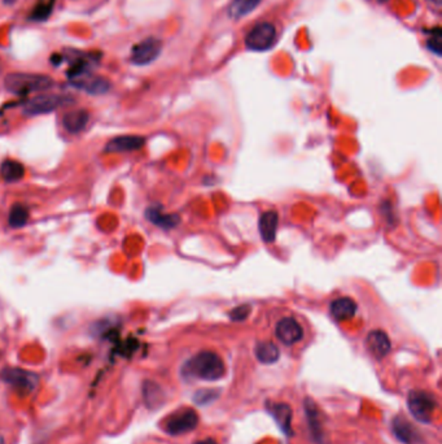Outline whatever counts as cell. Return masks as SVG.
<instances>
[{"label": "cell", "mask_w": 442, "mask_h": 444, "mask_svg": "<svg viewBox=\"0 0 442 444\" xmlns=\"http://www.w3.org/2000/svg\"><path fill=\"white\" fill-rule=\"evenodd\" d=\"M0 176L5 182H17L25 176L24 165L16 160H5L0 165Z\"/></svg>", "instance_id": "cell-21"}, {"label": "cell", "mask_w": 442, "mask_h": 444, "mask_svg": "<svg viewBox=\"0 0 442 444\" xmlns=\"http://www.w3.org/2000/svg\"><path fill=\"white\" fill-rule=\"evenodd\" d=\"M182 374L188 379L214 382L225 377L226 366L219 355L212 351H203L183 365Z\"/></svg>", "instance_id": "cell-1"}, {"label": "cell", "mask_w": 442, "mask_h": 444, "mask_svg": "<svg viewBox=\"0 0 442 444\" xmlns=\"http://www.w3.org/2000/svg\"><path fill=\"white\" fill-rule=\"evenodd\" d=\"M55 3H56V0H38L36 5L33 7L32 12L29 14V20L36 21V23L47 21L49 16L53 12Z\"/></svg>", "instance_id": "cell-23"}, {"label": "cell", "mask_w": 442, "mask_h": 444, "mask_svg": "<svg viewBox=\"0 0 442 444\" xmlns=\"http://www.w3.org/2000/svg\"><path fill=\"white\" fill-rule=\"evenodd\" d=\"M55 86V81L46 74L36 73H10L4 78L7 91L16 95H27L32 93L47 91Z\"/></svg>", "instance_id": "cell-2"}, {"label": "cell", "mask_w": 442, "mask_h": 444, "mask_svg": "<svg viewBox=\"0 0 442 444\" xmlns=\"http://www.w3.org/2000/svg\"><path fill=\"white\" fill-rule=\"evenodd\" d=\"M249 313H251L249 305H240L231 311L230 317L232 321H244L249 316Z\"/></svg>", "instance_id": "cell-28"}, {"label": "cell", "mask_w": 442, "mask_h": 444, "mask_svg": "<svg viewBox=\"0 0 442 444\" xmlns=\"http://www.w3.org/2000/svg\"><path fill=\"white\" fill-rule=\"evenodd\" d=\"M144 400L149 408H157L162 403L164 393L162 390L154 384V382H145L143 387Z\"/></svg>", "instance_id": "cell-24"}, {"label": "cell", "mask_w": 442, "mask_h": 444, "mask_svg": "<svg viewBox=\"0 0 442 444\" xmlns=\"http://www.w3.org/2000/svg\"><path fill=\"white\" fill-rule=\"evenodd\" d=\"M270 414L280 428V430L288 436L293 435L292 430V409L286 403H274L267 406Z\"/></svg>", "instance_id": "cell-14"}, {"label": "cell", "mask_w": 442, "mask_h": 444, "mask_svg": "<svg viewBox=\"0 0 442 444\" xmlns=\"http://www.w3.org/2000/svg\"><path fill=\"white\" fill-rule=\"evenodd\" d=\"M262 0H232L228 5V16L234 20H239L251 14Z\"/></svg>", "instance_id": "cell-18"}, {"label": "cell", "mask_w": 442, "mask_h": 444, "mask_svg": "<svg viewBox=\"0 0 442 444\" xmlns=\"http://www.w3.org/2000/svg\"><path fill=\"white\" fill-rule=\"evenodd\" d=\"M366 347L375 359L382 360L389 355L392 349V343L386 333L382 330H373L366 338Z\"/></svg>", "instance_id": "cell-12"}, {"label": "cell", "mask_w": 442, "mask_h": 444, "mask_svg": "<svg viewBox=\"0 0 442 444\" xmlns=\"http://www.w3.org/2000/svg\"><path fill=\"white\" fill-rule=\"evenodd\" d=\"M275 336L283 344L292 346L302 339L304 329L293 317H286L276 324Z\"/></svg>", "instance_id": "cell-10"}, {"label": "cell", "mask_w": 442, "mask_h": 444, "mask_svg": "<svg viewBox=\"0 0 442 444\" xmlns=\"http://www.w3.org/2000/svg\"><path fill=\"white\" fill-rule=\"evenodd\" d=\"M90 113L86 109H73L64 115L62 117V126L64 129L71 134H79L84 132L90 124Z\"/></svg>", "instance_id": "cell-13"}, {"label": "cell", "mask_w": 442, "mask_h": 444, "mask_svg": "<svg viewBox=\"0 0 442 444\" xmlns=\"http://www.w3.org/2000/svg\"><path fill=\"white\" fill-rule=\"evenodd\" d=\"M407 408L415 420L423 423H430L433 419L434 410L437 408V401L430 393L414 390L408 393Z\"/></svg>", "instance_id": "cell-4"}, {"label": "cell", "mask_w": 442, "mask_h": 444, "mask_svg": "<svg viewBox=\"0 0 442 444\" xmlns=\"http://www.w3.org/2000/svg\"><path fill=\"white\" fill-rule=\"evenodd\" d=\"M427 47L430 49L432 54L441 56L442 55V36L441 30L436 29V32L432 34V36L428 38L427 40Z\"/></svg>", "instance_id": "cell-26"}, {"label": "cell", "mask_w": 442, "mask_h": 444, "mask_svg": "<svg viewBox=\"0 0 442 444\" xmlns=\"http://www.w3.org/2000/svg\"><path fill=\"white\" fill-rule=\"evenodd\" d=\"M145 144V138L140 135H121L110 139L106 147V152L112 154H122V152H132L140 150Z\"/></svg>", "instance_id": "cell-11"}, {"label": "cell", "mask_w": 442, "mask_h": 444, "mask_svg": "<svg viewBox=\"0 0 442 444\" xmlns=\"http://www.w3.org/2000/svg\"><path fill=\"white\" fill-rule=\"evenodd\" d=\"M305 412H306V419L309 421V428L312 432V436L319 441L322 438V426L319 421V413L315 403L311 399L305 400Z\"/></svg>", "instance_id": "cell-22"}, {"label": "cell", "mask_w": 442, "mask_h": 444, "mask_svg": "<svg viewBox=\"0 0 442 444\" xmlns=\"http://www.w3.org/2000/svg\"><path fill=\"white\" fill-rule=\"evenodd\" d=\"M217 397H218V394L214 390H200L195 395V401L199 406H206V404L212 403Z\"/></svg>", "instance_id": "cell-27"}, {"label": "cell", "mask_w": 442, "mask_h": 444, "mask_svg": "<svg viewBox=\"0 0 442 444\" xmlns=\"http://www.w3.org/2000/svg\"><path fill=\"white\" fill-rule=\"evenodd\" d=\"M392 430L395 438L402 443H414L419 438L417 429L404 417H395L392 422Z\"/></svg>", "instance_id": "cell-16"}, {"label": "cell", "mask_w": 442, "mask_h": 444, "mask_svg": "<svg viewBox=\"0 0 442 444\" xmlns=\"http://www.w3.org/2000/svg\"><path fill=\"white\" fill-rule=\"evenodd\" d=\"M330 312L336 321H347L357 312V303L352 298H337L331 303Z\"/></svg>", "instance_id": "cell-15"}, {"label": "cell", "mask_w": 442, "mask_h": 444, "mask_svg": "<svg viewBox=\"0 0 442 444\" xmlns=\"http://www.w3.org/2000/svg\"><path fill=\"white\" fill-rule=\"evenodd\" d=\"M432 3H434L436 5H441L442 0H430Z\"/></svg>", "instance_id": "cell-31"}, {"label": "cell", "mask_w": 442, "mask_h": 444, "mask_svg": "<svg viewBox=\"0 0 442 444\" xmlns=\"http://www.w3.org/2000/svg\"><path fill=\"white\" fill-rule=\"evenodd\" d=\"M244 42L247 48L251 51H269L274 47L276 42V29L271 23H260L251 27Z\"/></svg>", "instance_id": "cell-7"}, {"label": "cell", "mask_w": 442, "mask_h": 444, "mask_svg": "<svg viewBox=\"0 0 442 444\" xmlns=\"http://www.w3.org/2000/svg\"><path fill=\"white\" fill-rule=\"evenodd\" d=\"M0 377L5 384L25 397L32 394L39 382V377L36 373L21 368H5L0 373Z\"/></svg>", "instance_id": "cell-6"}, {"label": "cell", "mask_w": 442, "mask_h": 444, "mask_svg": "<svg viewBox=\"0 0 442 444\" xmlns=\"http://www.w3.org/2000/svg\"><path fill=\"white\" fill-rule=\"evenodd\" d=\"M376 1H379V3H384V1H386V0H376Z\"/></svg>", "instance_id": "cell-32"}, {"label": "cell", "mask_w": 442, "mask_h": 444, "mask_svg": "<svg viewBox=\"0 0 442 444\" xmlns=\"http://www.w3.org/2000/svg\"><path fill=\"white\" fill-rule=\"evenodd\" d=\"M195 444H217V442H215L214 439H212V438H206V439L199 441V442H196Z\"/></svg>", "instance_id": "cell-29"}, {"label": "cell", "mask_w": 442, "mask_h": 444, "mask_svg": "<svg viewBox=\"0 0 442 444\" xmlns=\"http://www.w3.org/2000/svg\"><path fill=\"white\" fill-rule=\"evenodd\" d=\"M257 360L262 364H274L280 358V351L273 342H261L254 349Z\"/></svg>", "instance_id": "cell-20"}, {"label": "cell", "mask_w": 442, "mask_h": 444, "mask_svg": "<svg viewBox=\"0 0 442 444\" xmlns=\"http://www.w3.org/2000/svg\"><path fill=\"white\" fill-rule=\"evenodd\" d=\"M29 220V209L23 205H14L10 212L8 222L12 228H23Z\"/></svg>", "instance_id": "cell-25"}, {"label": "cell", "mask_w": 442, "mask_h": 444, "mask_svg": "<svg viewBox=\"0 0 442 444\" xmlns=\"http://www.w3.org/2000/svg\"><path fill=\"white\" fill-rule=\"evenodd\" d=\"M199 425V416L191 408H183L171 413L162 423L164 432L171 436H178L192 432Z\"/></svg>", "instance_id": "cell-5"}, {"label": "cell", "mask_w": 442, "mask_h": 444, "mask_svg": "<svg viewBox=\"0 0 442 444\" xmlns=\"http://www.w3.org/2000/svg\"><path fill=\"white\" fill-rule=\"evenodd\" d=\"M279 216L275 211L265 212L260 218V233L265 243H273L276 237Z\"/></svg>", "instance_id": "cell-17"}, {"label": "cell", "mask_w": 442, "mask_h": 444, "mask_svg": "<svg viewBox=\"0 0 442 444\" xmlns=\"http://www.w3.org/2000/svg\"><path fill=\"white\" fill-rule=\"evenodd\" d=\"M148 220L157 226L162 229L175 228L180 224V216L177 215H167L158 208H149L145 213Z\"/></svg>", "instance_id": "cell-19"}, {"label": "cell", "mask_w": 442, "mask_h": 444, "mask_svg": "<svg viewBox=\"0 0 442 444\" xmlns=\"http://www.w3.org/2000/svg\"><path fill=\"white\" fill-rule=\"evenodd\" d=\"M1 67H3V65H1V60H0V73H1Z\"/></svg>", "instance_id": "cell-33"}, {"label": "cell", "mask_w": 442, "mask_h": 444, "mask_svg": "<svg viewBox=\"0 0 442 444\" xmlns=\"http://www.w3.org/2000/svg\"><path fill=\"white\" fill-rule=\"evenodd\" d=\"M4 1V4H8V5H11V4H14L17 0H3Z\"/></svg>", "instance_id": "cell-30"}, {"label": "cell", "mask_w": 442, "mask_h": 444, "mask_svg": "<svg viewBox=\"0 0 442 444\" xmlns=\"http://www.w3.org/2000/svg\"><path fill=\"white\" fill-rule=\"evenodd\" d=\"M162 51V42L157 38H147L138 45H135L132 49V60L134 65L144 67L149 65L161 55Z\"/></svg>", "instance_id": "cell-8"}, {"label": "cell", "mask_w": 442, "mask_h": 444, "mask_svg": "<svg viewBox=\"0 0 442 444\" xmlns=\"http://www.w3.org/2000/svg\"><path fill=\"white\" fill-rule=\"evenodd\" d=\"M74 99L72 96L55 95V94H43L38 95L29 102H26L23 107V112L26 116H38L47 115L49 112L66 107L73 104Z\"/></svg>", "instance_id": "cell-3"}, {"label": "cell", "mask_w": 442, "mask_h": 444, "mask_svg": "<svg viewBox=\"0 0 442 444\" xmlns=\"http://www.w3.org/2000/svg\"><path fill=\"white\" fill-rule=\"evenodd\" d=\"M71 82L75 89H79L90 95H104L112 87V84L108 78L95 75L91 72L74 77L71 80Z\"/></svg>", "instance_id": "cell-9"}]
</instances>
